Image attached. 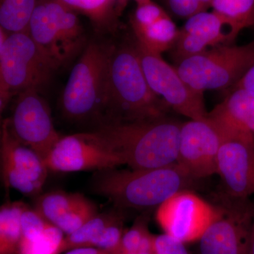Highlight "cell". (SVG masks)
Here are the masks:
<instances>
[{
	"label": "cell",
	"instance_id": "7a4b0ae2",
	"mask_svg": "<svg viewBox=\"0 0 254 254\" xmlns=\"http://www.w3.org/2000/svg\"><path fill=\"white\" fill-rule=\"evenodd\" d=\"M168 108L150 88L134 41L113 46L108 66L106 107L100 124L155 118L167 114Z\"/></svg>",
	"mask_w": 254,
	"mask_h": 254
},
{
	"label": "cell",
	"instance_id": "d6a6232c",
	"mask_svg": "<svg viewBox=\"0 0 254 254\" xmlns=\"http://www.w3.org/2000/svg\"><path fill=\"white\" fill-rule=\"evenodd\" d=\"M153 254H190L185 243L164 233L153 235Z\"/></svg>",
	"mask_w": 254,
	"mask_h": 254
},
{
	"label": "cell",
	"instance_id": "1f68e13d",
	"mask_svg": "<svg viewBox=\"0 0 254 254\" xmlns=\"http://www.w3.org/2000/svg\"><path fill=\"white\" fill-rule=\"evenodd\" d=\"M168 11L177 18L188 19L206 10L201 0H163Z\"/></svg>",
	"mask_w": 254,
	"mask_h": 254
},
{
	"label": "cell",
	"instance_id": "836d02e7",
	"mask_svg": "<svg viewBox=\"0 0 254 254\" xmlns=\"http://www.w3.org/2000/svg\"><path fill=\"white\" fill-rule=\"evenodd\" d=\"M234 88H242L254 95V64L245 73V76L237 83Z\"/></svg>",
	"mask_w": 254,
	"mask_h": 254
},
{
	"label": "cell",
	"instance_id": "7c38bea8",
	"mask_svg": "<svg viewBox=\"0 0 254 254\" xmlns=\"http://www.w3.org/2000/svg\"><path fill=\"white\" fill-rule=\"evenodd\" d=\"M0 144L1 176L5 187L28 196L39 195L49 170L38 153L14 136L8 119L1 124Z\"/></svg>",
	"mask_w": 254,
	"mask_h": 254
},
{
	"label": "cell",
	"instance_id": "4316f807",
	"mask_svg": "<svg viewBox=\"0 0 254 254\" xmlns=\"http://www.w3.org/2000/svg\"><path fill=\"white\" fill-rule=\"evenodd\" d=\"M150 212H145L138 217L130 228L125 230L120 252H135L148 241L151 240L153 235L148 230Z\"/></svg>",
	"mask_w": 254,
	"mask_h": 254
},
{
	"label": "cell",
	"instance_id": "9c48e42d",
	"mask_svg": "<svg viewBox=\"0 0 254 254\" xmlns=\"http://www.w3.org/2000/svg\"><path fill=\"white\" fill-rule=\"evenodd\" d=\"M45 163L48 170L58 173L98 172L125 165L109 142L95 131L62 137Z\"/></svg>",
	"mask_w": 254,
	"mask_h": 254
},
{
	"label": "cell",
	"instance_id": "603a6c76",
	"mask_svg": "<svg viewBox=\"0 0 254 254\" xmlns=\"http://www.w3.org/2000/svg\"><path fill=\"white\" fill-rule=\"evenodd\" d=\"M38 0H0V28L7 33L28 31Z\"/></svg>",
	"mask_w": 254,
	"mask_h": 254
},
{
	"label": "cell",
	"instance_id": "74e56055",
	"mask_svg": "<svg viewBox=\"0 0 254 254\" xmlns=\"http://www.w3.org/2000/svg\"><path fill=\"white\" fill-rule=\"evenodd\" d=\"M118 254H136V252L133 253V252H120Z\"/></svg>",
	"mask_w": 254,
	"mask_h": 254
},
{
	"label": "cell",
	"instance_id": "f1b7e54d",
	"mask_svg": "<svg viewBox=\"0 0 254 254\" xmlns=\"http://www.w3.org/2000/svg\"><path fill=\"white\" fill-rule=\"evenodd\" d=\"M206 42L195 35L180 29L178 37L171 50L177 63L211 49Z\"/></svg>",
	"mask_w": 254,
	"mask_h": 254
},
{
	"label": "cell",
	"instance_id": "e0dca14e",
	"mask_svg": "<svg viewBox=\"0 0 254 254\" xmlns=\"http://www.w3.org/2000/svg\"><path fill=\"white\" fill-rule=\"evenodd\" d=\"M181 30L199 37L212 48L232 45L242 31L231 19L213 10L188 18Z\"/></svg>",
	"mask_w": 254,
	"mask_h": 254
},
{
	"label": "cell",
	"instance_id": "9a60e30c",
	"mask_svg": "<svg viewBox=\"0 0 254 254\" xmlns=\"http://www.w3.org/2000/svg\"><path fill=\"white\" fill-rule=\"evenodd\" d=\"M224 133L217 161L227 194L250 198L254 195V141Z\"/></svg>",
	"mask_w": 254,
	"mask_h": 254
},
{
	"label": "cell",
	"instance_id": "ac0fdd59",
	"mask_svg": "<svg viewBox=\"0 0 254 254\" xmlns=\"http://www.w3.org/2000/svg\"><path fill=\"white\" fill-rule=\"evenodd\" d=\"M135 39L150 53L161 55L171 50L180 29L169 15L147 26H131Z\"/></svg>",
	"mask_w": 254,
	"mask_h": 254
},
{
	"label": "cell",
	"instance_id": "ab89813d",
	"mask_svg": "<svg viewBox=\"0 0 254 254\" xmlns=\"http://www.w3.org/2000/svg\"><path fill=\"white\" fill-rule=\"evenodd\" d=\"M99 254H110L108 253H105V252H101Z\"/></svg>",
	"mask_w": 254,
	"mask_h": 254
},
{
	"label": "cell",
	"instance_id": "3957f363",
	"mask_svg": "<svg viewBox=\"0 0 254 254\" xmlns=\"http://www.w3.org/2000/svg\"><path fill=\"white\" fill-rule=\"evenodd\" d=\"M182 125L165 114L130 123L100 124L94 131L131 170H149L177 163Z\"/></svg>",
	"mask_w": 254,
	"mask_h": 254
},
{
	"label": "cell",
	"instance_id": "83f0119b",
	"mask_svg": "<svg viewBox=\"0 0 254 254\" xmlns=\"http://www.w3.org/2000/svg\"><path fill=\"white\" fill-rule=\"evenodd\" d=\"M125 215L109 224L92 244L91 247L110 254H118L125 229Z\"/></svg>",
	"mask_w": 254,
	"mask_h": 254
},
{
	"label": "cell",
	"instance_id": "5b68a950",
	"mask_svg": "<svg viewBox=\"0 0 254 254\" xmlns=\"http://www.w3.org/2000/svg\"><path fill=\"white\" fill-rule=\"evenodd\" d=\"M0 110L26 90L40 91L58 69L28 31L7 33L0 28Z\"/></svg>",
	"mask_w": 254,
	"mask_h": 254
},
{
	"label": "cell",
	"instance_id": "6da1fadb",
	"mask_svg": "<svg viewBox=\"0 0 254 254\" xmlns=\"http://www.w3.org/2000/svg\"><path fill=\"white\" fill-rule=\"evenodd\" d=\"M195 179L178 163L149 170L95 172L91 190L109 199L115 208L150 212L174 194L190 190Z\"/></svg>",
	"mask_w": 254,
	"mask_h": 254
},
{
	"label": "cell",
	"instance_id": "f35d334b",
	"mask_svg": "<svg viewBox=\"0 0 254 254\" xmlns=\"http://www.w3.org/2000/svg\"><path fill=\"white\" fill-rule=\"evenodd\" d=\"M136 1L137 4H139V3L143 2V1H148V0H134Z\"/></svg>",
	"mask_w": 254,
	"mask_h": 254
},
{
	"label": "cell",
	"instance_id": "52a82bcc",
	"mask_svg": "<svg viewBox=\"0 0 254 254\" xmlns=\"http://www.w3.org/2000/svg\"><path fill=\"white\" fill-rule=\"evenodd\" d=\"M177 71L198 92L235 87L254 64V41L215 47L177 63Z\"/></svg>",
	"mask_w": 254,
	"mask_h": 254
},
{
	"label": "cell",
	"instance_id": "d590c367",
	"mask_svg": "<svg viewBox=\"0 0 254 254\" xmlns=\"http://www.w3.org/2000/svg\"><path fill=\"white\" fill-rule=\"evenodd\" d=\"M247 254H254V218L252 229H251L250 238H249Z\"/></svg>",
	"mask_w": 254,
	"mask_h": 254
},
{
	"label": "cell",
	"instance_id": "4fadbf2b",
	"mask_svg": "<svg viewBox=\"0 0 254 254\" xmlns=\"http://www.w3.org/2000/svg\"><path fill=\"white\" fill-rule=\"evenodd\" d=\"M216 213L215 205L186 190L162 203L155 218L165 234L186 244L200 240Z\"/></svg>",
	"mask_w": 254,
	"mask_h": 254
},
{
	"label": "cell",
	"instance_id": "ba28073f",
	"mask_svg": "<svg viewBox=\"0 0 254 254\" xmlns=\"http://www.w3.org/2000/svg\"><path fill=\"white\" fill-rule=\"evenodd\" d=\"M215 208L216 216L200 239V254H247L254 218L253 202L225 193Z\"/></svg>",
	"mask_w": 254,
	"mask_h": 254
},
{
	"label": "cell",
	"instance_id": "ffe728a7",
	"mask_svg": "<svg viewBox=\"0 0 254 254\" xmlns=\"http://www.w3.org/2000/svg\"><path fill=\"white\" fill-rule=\"evenodd\" d=\"M27 205L9 202L0 208V254H18L21 238V216Z\"/></svg>",
	"mask_w": 254,
	"mask_h": 254
},
{
	"label": "cell",
	"instance_id": "7402d4cb",
	"mask_svg": "<svg viewBox=\"0 0 254 254\" xmlns=\"http://www.w3.org/2000/svg\"><path fill=\"white\" fill-rule=\"evenodd\" d=\"M84 198V195L78 193H66L62 190L47 192L38 195L34 208L46 220L55 225Z\"/></svg>",
	"mask_w": 254,
	"mask_h": 254
},
{
	"label": "cell",
	"instance_id": "d6986e66",
	"mask_svg": "<svg viewBox=\"0 0 254 254\" xmlns=\"http://www.w3.org/2000/svg\"><path fill=\"white\" fill-rule=\"evenodd\" d=\"M124 210L117 208L111 211L97 214L76 231L64 235L58 254H63L73 249L91 247L92 244L103 230L115 220L125 215Z\"/></svg>",
	"mask_w": 254,
	"mask_h": 254
},
{
	"label": "cell",
	"instance_id": "44dd1931",
	"mask_svg": "<svg viewBox=\"0 0 254 254\" xmlns=\"http://www.w3.org/2000/svg\"><path fill=\"white\" fill-rule=\"evenodd\" d=\"M77 12L86 15L99 30L110 29L122 9L120 0H61Z\"/></svg>",
	"mask_w": 254,
	"mask_h": 254
},
{
	"label": "cell",
	"instance_id": "484cf974",
	"mask_svg": "<svg viewBox=\"0 0 254 254\" xmlns=\"http://www.w3.org/2000/svg\"><path fill=\"white\" fill-rule=\"evenodd\" d=\"M97 214H98V211L96 205L85 197L71 211L62 217L55 225L61 230L65 235H69Z\"/></svg>",
	"mask_w": 254,
	"mask_h": 254
},
{
	"label": "cell",
	"instance_id": "d4e9b609",
	"mask_svg": "<svg viewBox=\"0 0 254 254\" xmlns=\"http://www.w3.org/2000/svg\"><path fill=\"white\" fill-rule=\"evenodd\" d=\"M64 235L58 227L50 224L40 236L20 243L18 254H58Z\"/></svg>",
	"mask_w": 254,
	"mask_h": 254
},
{
	"label": "cell",
	"instance_id": "e575fe53",
	"mask_svg": "<svg viewBox=\"0 0 254 254\" xmlns=\"http://www.w3.org/2000/svg\"><path fill=\"white\" fill-rule=\"evenodd\" d=\"M101 251L94 247H81L67 251L63 254H99Z\"/></svg>",
	"mask_w": 254,
	"mask_h": 254
},
{
	"label": "cell",
	"instance_id": "8fae6325",
	"mask_svg": "<svg viewBox=\"0 0 254 254\" xmlns=\"http://www.w3.org/2000/svg\"><path fill=\"white\" fill-rule=\"evenodd\" d=\"M39 92L29 89L17 95L8 121L17 139L45 161L62 136L55 129L49 106Z\"/></svg>",
	"mask_w": 254,
	"mask_h": 254
},
{
	"label": "cell",
	"instance_id": "277c9868",
	"mask_svg": "<svg viewBox=\"0 0 254 254\" xmlns=\"http://www.w3.org/2000/svg\"><path fill=\"white\" fill-rule=\"evenodd\" d=\"M113 46L88 43L73 66L64 89L61 108L64 116L75 123L104 118L108 66Z\"/></svg>",
	"mask_w": 254,
	"mask_h": 254
},
{
	"label": "cell",
	"instance_id": "cb8c5ba5",
	"mask_svg": "<svg viewBox=\"0 0 254 254\" xmlns=\"http://www.w3.org/2000/svg\"><path fill=\"white\" fill-rule=\"evenodd\" d=\"M211 7L242 30L254 26V0H213Z\"/></svg>",
	"mask_w": 254,
	"mask_h": 254
},
{
	"label": "cell",
	"instance_id": "30bf717a",
	"mask_svg": "<svg viewBox=\"0 0 254 254\" xmlns=\"http://www.w3.org/2000/svg\"><path fill=\"white\" fill-rule=\"evenodd\" d=\"M145 78L152 91L176 113L190 120H202L208 113L203 93L193 89L184 81L176 68L161 55L148 51L134 40Z\"/></svg>",
	"mask_w": 254,
	"mask_h": 254
},
{
	"label": "cell",
	"instance_id": "f546056e",
	"mask_svg": "<svg viewBox=\"0 0 254 254\" xmlns=\"http://www.w3.org/2000/svg\"><path fill=\"white\" fill-rule=\"evenodd\" d=\"M50 222L35 208L26 206L21 216V238L20 243L30 242L40 236Z\"/></svg>",
	"mask_w": 254,
	"mask_h": 254
},
{
	"label": "cell",
	"instance_id": "8992f818",
	"mask_svg": "<svg viewBox=\"0 0 254 254\" xmlns=\"http://www.w3.org/2000/svg\"><path fill=\"white\" fill-rule=\"evenodd\" d=\"M77 11L61 0H38L28 32L58 68L86 48Z\"/></svg>",
	"mask_w": 254,
	"mask_h": 254
},
{
	"label": "cell",
	"instance_id": "2e32d148",
	"mask_svg": "<svg viewBox=\"0 0 254 254\" xmlns=\"http://www.w3.org/2000/svg\"><path fill=\"white\" fill-rule=\"evenodd\" d=\"M207 117L223 133L254 141V95L250 92L234 88Z\"/></svg>",
	"mask_w": 254,
	"mask_h": 254
},
{
	"label": "cell",
	"instance_id": "5bb4252c",
	"mask_svg": "<svg viewBox=\"0 0 254 254\" xmlns=\"http://www.w3.org/2000/svg\"><path fill=\"white\" fill-rule=\"evenodd\" d=\"M223 132L208 117L182 123L177 163L195 180L217 174Z\"/></svg>",
	"mask_w": 254,
	"mask_h": 254
},
{
	"label": "cell",
	"instance_id": "4dcf8cb0",
	"mask_svg": "<svg viewBox=\"0 0 254 254\" xmlns=\"http://www.w3.org/2000/svg\"><path fill=\"white\" fill-rule=\"evenodd\" d=\"M167 15H168V13L152 0L143 1L137 4L136 9L131 18V26H147Z\"/></svg>",
	"mask_w": 254,
	"mask_h": 254
},
{
	"label": "cell",
	"instance_id": "8d00e7d4",
	"mask_svg": "<svg viewBox=\"0 0 254 254\" xmlns=\"http://www.w3.org/2000/svg\"><path fill=\"white\" fill-rule=\"evenodd\" d=\"M201 2L204 6L205 9L207 11L209 8L211 7L213 0H201Z\"/></svg>",
	"mask_w": 254,
	"mask_h": 254
}]
</instances>
